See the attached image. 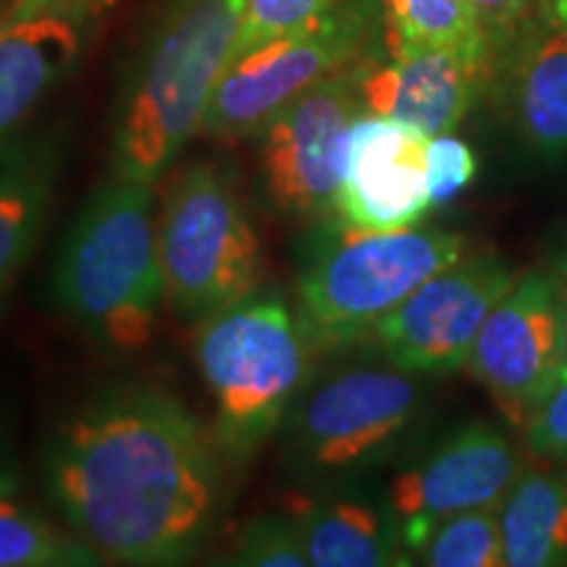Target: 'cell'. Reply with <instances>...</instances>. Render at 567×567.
<instances>
[{"mask_svg":"<svg viewBox=\"0 0 567 567\" xmlns=\"http://www.w3.org/2000/svg\"><path fill=\"white\" fill-rule=\"evenodd\" d=\"M42 484L103 563L184 565L216 526L224 450L168 389L122 381L59 423L42 455Z\"/></svg>","mask_w":567,"mask_h":567,"instance_id":"1","label":"cell"},{"mask_svg":"<svg viewBox=\"0 0 567 567\" xmlns=\"http://www.w3.org/2000/svg\"><path fill=\"white\" fill-rule=\"evenodd\" d=\"M245 0H168L118 90L111 172L155 184L203 130Z\"/></svg>","mask_w":567,"mask_h":567,"instance_id":"2","label":"cell"},{"mask_svg":"<svg viewBox=\"0 0 567 567\" xmlns=\"http://www.w3.org/2000/svg\"><path fill=\"white\" fill-rule=\"evenodd\" d=\"M51 287L61 313L92 342L145 350L166 300L155 184L105 176L63 237Z\"/></svg>","mask_w":567,"mask_h":567,"instance_id":"3","label":"cell"},{"mask_svg":"<svg viewBox=\"0 0 567 567\" xmlns=\"http://www.w3.org/2000/svg\"><path fill=\"white\" fill-rule=\"evenodd\" d=\"M318 352L300 310L276 292L255 289L197 323L195 358L224 455L245 460L281 429L310 386Z\"/></svg>","mask_w":567,"mask_h":567,"instance_id":"4","label":"cell"},{"mask_svg":"<svg viewBox=\"0 0 567 567\" xmlns=\"http://www.w3.org/2000/svg\"><path fill=\"white\" fill-rule=\"evenodd\" d=\"M467 255V237L410 226L354 231L342 224L310 239L297 274V310L321 350L350 344L429 281Z\"/></svg>","mask_w":567,"mask_h":567,"instance_id":"5","label":"cell"},{"mask_svg":"<svg viewBox=\"0 0 567 567\" xmlns=\"http://www.w3.org/2000/svg\"><path fill=\"white\" fill-rule=\"evenodd\" d=\"M166 302L200 323L258 289L264 276L258 231L231 176L216 163H193L168 184L158 213Z\"/></svg>","mask_w":567,"mask_h":567,"instance_id":"6","label":"cell"},{"mask_svg":"<svg viewBox=\"0 0 567 567\" xmlns=\"http://www.w3.org/2000/svg\"><path fill=\"white\" fill-rule=\"evenodd\" d=\"M381 9V0H342L316 24L237 55L213 90L200 132L216 140L258 137L316 84L365 66Z\"/></svg>","mask_w":567,"mask_h":567,"instance_id":"7","label":"cell"},{"mask_svg":"<svg viewBox=\"0 0 567 567\" xmlns=\"http://www.w3.org/2000/svg\"><path fill=\"white\" fill-rule=\"evenodd\" d=\"M421 384L402 368H344L305 389L284 421L289 463L305 476L371 467L400 444L421 410Z\"/></svg>","mask_w":567,"mask_h":567,"instance_id":"8","label":"cell"},{"mask_svg":"<svg viewBox=\"0 0 567 567\" xmlns=\"http://www.w3.org/2000/svg\"><path fill=\"white\" fill-rule=\"evenodd\" d=\"M360 71L363 66L316 84L258 134L260 189L281 216L323 218L334 213L350 130L365 111Z\"/></svg>","mask_w":567,"mask_h":567,"instance_id":"9","label":"cell"},{"mask_svg":"<svg viewBox=\"0 0 567 567\" xmlns=\"http://www.w3.org/2000/svg\"><path fill=\"white\" fill-rule=\"evenodd\" d=\"M517 274L496 255H465L423 281L371 337L389 365L415 375H446L467 368L486 318Z\"/></svg>","mask_w":567,"mask_h":567,"instance_id":"10","label":"cell"},{"mask_svg":"<svg viewBox=\"0 0 567 567\" xmlns=\"http://www.w3.org/2000/svg\"><path fill=\"white\" fill-rule=\"evenodd\" d=\"M523 463L492 423L476 421L452 431L392 481L386 505L410 551L423 547L446 517L481 507H502Z\"/></svg>","mask_w":567,"mask_h":567,"instance_id":"11","label":"cell"},{"mask_svg":"<svg viewBox=\"0 0 567 567\" xmlns=\"http://www.w3.org/2000/svg\"><path fill=\"white\" fill-rule=\"evenodd\" d=\"M559 300L563 281L555 271L517 276L488 313L467 360L473 379L517 429L559 371Z\"/></svg>","mask_w":567,"mask_h":567,"instance_id":"12","label":"cell"},{"mask_svg":"<svg viewBox=\"0 0 567 567\" xmlns=\"http://www.w3.org/2000/svg\"><path fill=\"white\" fill-rule=\"evenodd\" d=\"M429 134L363 111L347 142L344 174L334 205L337 221L354 231H400L431 210L425 182Z\"/></svg>","mask_w":567,"mask_h":567,"instance_id":"13","label":"cell"},{"mask_svg":"<svg viewBox=\"0 0 567 567\" xmlns=\"http://www.w3.org/2000/svg\"><path fill=\"white\" fill-rule=\"evenodd\" d=\"M494 53L436 45H389V59H371L360 71L365 111L415 126L417 132H455L476 105L492 74Z\"/></svg>","mask_w":567,"mask_h":567,"instance_id":"14","label":"cell"},{"mask_svg":"<svg viewBox=\"0 0 567 567\" xmlns=\"http://www.w3.org/2000/svg\"><path fill=\"white\" fill-rule=\"evenodd\" d=\"M287 513L313 567L408 565V547L389 505H373L358 494L323 492L292 496Z\"/></svg>","mask_w":567,"mask_h":567,"instance_id":"15","label":"cell"},{"mask_svg":"<svg viewBox=\"0 0 567 567\" xmlns=\"http://www.w3.org/2000/svg\"><path fill=\"white\" fill-rule=\"evenodd\" d=\"M84 24L61 17H34L0 24V151L80 59Z\"/></svg>","mask_w":567,"mask_h":567,"instance_id":"16","label":"cell"},{"mask_svg":"<svg viewBox=\"0 0 567 567\" xmlns=\"http://www.w3.org/2000/svg\"><path fill=\"white\" fill-rule=\"evenodd\" d=\"M59 168V140L51 134H19L0 151V302L38 250Z\"/></svg>","mask_w":567,"mask_h":567,"instance_id":"17","label":"cell"},{"mask_svg":"<svg viewBox=\"0 0 567 567\" xmlns=\"http://www.w3.org/2000/svg\"><path fill=\"white\" fill-rule=\"evenodd\" d=\"M509 116L538 158H567V27H547L523 42L509 66Z\"/></svg>","mask_w":567,"mask_h":567,"instance_id":"18","label":"cell"},{"mask_svg":"<svg viewBox=\"0 0 567 567\" xmlns=\"http://www.w3.org/2000/svg\"><path fill=\"white\" fill-rule=\"evenodd\" d=\"M505 565H567V471L520 473L499 507Z\"/></svg>","mask_w":567,"mask_h":567,"instance_id":"19","label":"cell"},{"mask_svg":"<svg viewBox=\"0 0 567 567\" xmlns=\"http://www.w3.org/2000/svg\"><path fill=\"white\" fill-rule=\"evenodd\" d=\"M389 45H436L494 53L496 40L467 0H381Z\"/></svg>","mask_w":567,"mask_h":567,"instance_id":"20","label":"cell"},{"mask_svg":"<svg viewBox=\"0 0 567 567\" xmlns=\"http://www.w3.org/2000/svg\"><path fill=\"white\" fill-rule=\"evenodd\" d=\"M103 557L74 530H61L48 517L0 496V567H87Z\"/></svg>","mask_w":567,"mask_h":567,"instance_id":"21","label":"cell"},{"mask_svg":"<svg viewBox=\"0 0 567 567\" xmlns=\"http://www.w3.org/2000/svg\"><path fill=\"white\" fill-rule=\"evenodd\" d=\"M417 555L431 567H502L505 544L499 507L467 509L446 517L431 530Z\"/></svg>","mask_w":567,"mask_h":567,"instance_id":"22","label":"cell"},{"mask_svg":"<svg viewBox=\"0 0 567 567\" xmlns=\"http://www.w3.org/2000/svg\"><path fill=\"white\" fill-rule=\"evenodd\" d=\"M231 565L247 567H305L308 555H305L300 534L292 515L268 513L247 520L239 528L231 547Z\"/></svg>","mask_w":567,"mask_h":567,"instance_id":"23","label":"cell"},{"mask_svg":"<svg viewBox=\"0 0 567 567\" xmlns=\"http://www.w3.org/2000/svg\"><path fill=\"white\" fill-rule=\"evenodd\" d=\"M339 3L342 0H245L234 59L276 38H284V34L300 32L305 27L316 24L326 13L334 11Z\"/></svg>","mask_w":567,"mask_h":567,"instance_id":"24","label":"cell"},{"mask_svg":"<svg viewBox=\"0 0 567 567\" xmlns=\"http://www.w3.org/2000/svg\"><path fill=\"white\" fill-rule=\"evenodd\" d=\"M476 153L465 140L455 137L452 132L431 137L429 151H425V182H429L431 208H444L457 200L476 179Z\"/></svg>","mask_w":567,"mask_h":567,"instance_id":"25","label":"cell"},{"mask_svg":"<svg viewBox=\"0 0 567 567\" xmlns=\"http://www.w3.org/2000/svg\"><path fill=\"white\" fill-rule=\"evenodd\" d=\"M528 452L547 463H567V368H559L523 423Z\"/></svg>","mask_w":567,"mask_h":567,"instance_id":"26","label":"cell"},{"mask_svg":"<svg viewBox=\"0 0 567 567\" xmlns=\"http://www.w3.org/2000/svg\"><path fill=\"white\" fill-rule=\"evenodd\" d=\"M113 3L116 0H9V6L0 13V24L34 17H61L87 24L109 11Z\"/></svg>","mask_w":567,"mask_h":567,"instance_id":"27","label":"cell"},{"mask_svg":"<svg viewBox=\"0 0 567 567\" xmlns=\"http://www.w3.org/2000/svg\"><path fill=\"white\" fill-rule=\"evenodd\" d=\"M478 19L484 21L488 34L499 45L502 34H509L523 19L534 11L536 0H467Z\"/></svg>","mask_w":567,"mask_h":567,"instance_id":"28","label":"cell"},{"mask_svg":"<svg viewBox=\"0 0 567 567\" xmlns=\"http://www.w3.org/2000/svg\"><path fill=\"white\" fill-rule=\"evenodd\" d=\"M21 488L19 457L13 452L9 431L0 425V496H17Z\"/></svg>","mask_w":567,"mask_h":567,"instance_id":"29","label":"cell"},{"mask_svg":"<svg viewBox=\"0 0 567 567\" xmlns=\"http://www.w3.org/2000/svg\"><path fill=\"white\" fill-rule=\"evenodd\" d=\"M536 17L547 27H567V0H536Z\"/></svg>","mask_w":567,"mask_h":567,"instance_id":"30","label":"cell"},{"mask_svg":"<svg viewBox=\"0 0 567 567\" xmlns=\"http://www.w3.org/2000/svg\"><path fill=\"white\" fill-rule=\"evenodd\" d=\"M559 368H567V287L563 284V300H559Z\"/></svg>","mask_w":567,"mask_h":567,"instance_id":"31","label":"cell"},{"mask_svg":"<svg viewBox=\"0 0 567 567\" xmlns=\"http://www.w3.org/2000/svg\"><path fill=\"white\" fill-rule=\"evenodd\" d=\"M551 271H555L559 276V281L567 287V245L563 247V252L555 258V268H551Z\"/></svg>","mask_w":567,"mask_h":567,"instance_id":"32","label":"cell"},{"mask_svg":"<svg viewBox=\"0 0 567 567\" xmlns=\"http://www.w3.org/2000/svg\"><path fill=\"white\" fill-rule=\"evenodd\" d=\"M6 6H9V0H0V13H3Z\"/></svg>","mask_w":567,"mask_h":567,"instance_id":"33","label":"cell"}]
</instances>
